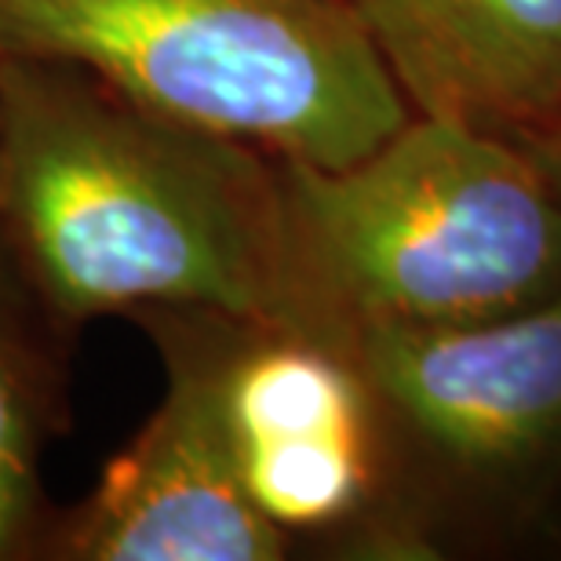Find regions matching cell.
<instances>
[{
  "label": "cell",
  "instance_id": "6da1fadb",
  "mask_svg": "<svg viewBox=\"0 0 561 561\" xmlns=\"http://www.w3.org/2000/svg\"><path fill=\"white\" fill-rule=\"evenodd\" d=\"M0 230L59 318H285L277 157L157 114L77 62L0 55Z\"/></svg>",
  "mask_w": 561,
  "mask_h": 561
},
{
  "label": "cell",
  "instance_id": "7a4b0ae2",
  "mask_svg": "<svg viewBox=\"0 0 561 561\" xmlns=\"http://www.w3.org/2000/svg\"><path fill=\"white\" fill-rule=\"evenodd\" d=\"M288 324H474L561 296V205L522 142L412 114L343 168L280 161Z\"/></svg>",
  "mask_w": 561,
  "mask_h": 561
},
{
  "label": "cell",
  "instance_id": "3957f363",
  "mask_svg": "<svg viewBox=\"0 0 561 561\" xmlns=\"http://www.w3.org/2000/svg\"><path fill=\"white\" fill-rule=\"evenodd\" d=\"M0 55L62 59L164 117L343 168L412 106L346 0H0Z\"/></svg>",
  "mask_w": 561,
  "mask_h": 561
},
{
  "label": "cell",
  "instance_id": "277c9868",
  "mask_svg": "<svg viewBox=\"0 0 561 561\" xmlns=\"http://www.w3.org/2000/svg\"><path fill=\"white\" fill-rule=\"evenodd\" d=\"M321 335V332H318ZM373 398L379 503L365 536L431 554L561 496V296L474 324H365L340 335Z\"/></svg>",
  "mask_w": 561,
  "mask_h": 561
},
{
  "label": "cell",
  "instance_id": "5b68a950",
  "mask_svg": "<svg viewBox=\"0 0 561 561\" xmlns=\"http://www.w3.org/2000/svg\"><path fill=\"white\" fill-rule=\"evenodd\" d=\"M142 313V310H139ZM168 394L70 514L66 558L81 561H277L288 533L255 507L222 412L233 313L153 307Z\"/></svg>",
  "mask_w": 561,
  "mask_h": 561
},
{
  "label": "cell",
  "instance_id": "8992f818",
  "mask_svg": "<svg viewBox=\"0 0 561 561\" xmlns=\"http://www.w3.org/2000/svg\"><path fill=\"white\" fill-rule=\"evenodd\" d=\"M222 412L244 489L280 533L368 529L379 431L340 343L288 321L230 318Z\"/></svg>",
  "mask_w": 561,
  "mask_h": 561
},
{
  "label": "cell",
  "instance_id": "52a82bcc",
  "mask_svg": "<svg viewBox=\"0 0 561 561\" xmlns=\"http://www.w3.org/2000/svg\"><path fill=\"white\" fill-rule=\"evenodd\" d=\"M412 114L529 139L561 114V0H346Z\"/></svg>",
  "mask_w": 561,
  "mask_h": 561
},
{
  "label": "cell",
  "instance_id": "ba28073f",
  "mask_svg": "<svg viewBox=\"0 0 561 561\" xmlns=\"http://www.w3.org/2000/svg\"><path fill=\"white\" fill-rule=\"evenodd\" d=\"M44 394L30 354L0 321V558L26 540L41 503Z\"/></svg>",
  "mask_w": 561,
  "mask_h": 561
},
{
  "label": "cell",
  "instance_id": "9c48e42d",
  "mask_svg": "<svg viewBox=\"0 0 561 561\" xmlns=\"http://www.w3.org/2000/svg\"><path fill=\"white\" fill-rule=\"evenodd\" d=\"M522 146L533 153V161L540 164V172L547 175V183H551L558 205H561V114L547 128L536 131V136L522 139Z\"/></svg>",
  "mask_w": 561,
  "mask_h": 561
},
{
  "label": "cell",
  "instance_id": "30bf717a",
  "mask_svg": "<svg viewBox=\"0 0 561 561\" xmlns=\"http://www.w3.org/2000/svg\"><path fill=\"white\" fill-rule=\"evenodd\" d=\"M554 507H558V511H561V496H558V503H554ZM554 507H551V511H554Z\"/></svg>",
  "mask_w": 561,
  "mask_h": 561
}]
</instances>
